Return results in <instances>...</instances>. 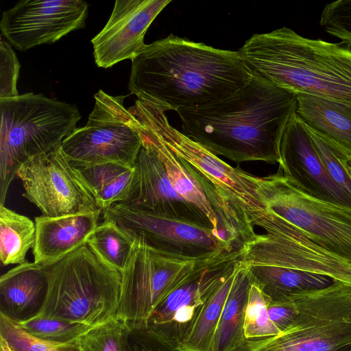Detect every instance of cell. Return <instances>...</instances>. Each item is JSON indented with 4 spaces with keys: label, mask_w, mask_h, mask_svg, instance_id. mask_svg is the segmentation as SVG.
I'll return each instance as SVG.
<instances>
[{
    "label": "cell",
    "mask_w": 351,
    "mask_h": 351,
    "mask_svg": "<svg viewBox=\"0 0 351 351\" xmlns=\"http://www.w3.org/2000/svg\"><path fill=\"white\" fill-rule=\"evenodd\" d=\"M296 97V112L306 125L351 154V109L306 94Z\"/></svg>",
    "instance_id": "23"
},
{
    "label": "cell",
    "mask_w": 351,
    "mask_h": 351,
    "mask_svg": "<svg viewBox=\"0 0 351 351\" xmlns=\"http://www.w3.org/2000/svg\"><path fill=\"white\" fill-rule=\"evenodd\" d=\"M36 228L29 217L0 206V260L3 265L23 264L34 247Z\"/></svg>",
    "instance_id": "25"
},
{
    "label": "cell",
    "mask_w": 351,
    "mask_h": 351,
    "mask_svg": "<svg viewBox=\"0 0 351 351\" xmlns=\"http://www.w3.org/2000/svg\"><path fill=\"white\" fill-rule=\"evenodd\" d=\"M293 300L298 313L287 329L234 351H351V285L337 280Z\"/></svg>",
    "instance_id": "7"
},
{
    "label": "cell",
    "mask_w": 351,
    "mask_h": 351,
    "mask_svg": "<svg viewBox=\"0 0 351 351\" xmlns=\"http://www.w3.org/2000/svg\"><path fill=\"white\" fill-rule=\"evenodd\" d=\"M278 164L283 176L305 193L351 212V196L328 175L306 123L297 112L282 134Z\"/></svg>",
    "instance_id": "16"
},
{
    "label": "cell",
    "mask_w": 351,
    "mask_h": 351,
    "mask_svg": "<svg viewBox=\"0 0 351 351\" xmlns=\"http://www.w3.org/2000/svg\"><path fill=\"white\" fill-rule=\"evenodd\" d=\"M130 326L127 351H184L149 330L146 325Z\"/></svg>",
    "instance_id": "36"
},
{
    "label": "cell",
    "mask_w": 351,
    "mask_h": 351,
    "mask_svg": "<svg viewBox=\"0 0 351 351\" xmlns=\"http://www.w3.org/2000/svg\"><path fill=\"white\" fill-rule=\"evenodd\" d=\"M134 241L173 256L201 260L236 250L219 231L144 213L119 202L102 211Z\"/></svg>",
    "instance_id": "12"
},
{
    "label": "cell",
    "mask_w": 351,
    "mask_h": 351,
    "mask_svg": "<svg viewBox=\"0 0 351 351\" xmlns=\"http://www.w3.org/2000/svg\"><path fill=\"white\" fill-rule=\"evenodd\" d=\"M121 203L154 215L215 229L203 213L176 192L158 156L143 142L134 166L128 199Z\"/></svg>",
    "instance_id": "17"
},
{
    "label": "cell",
    "mask_w": 351,
    "mask_h": 351,
    "mask_svg": "<svg viewBox=\"0 0 351 351\" xmlns=\"http://www.w3.org/2000/svg\"><path fill=\"white\" fill-rule=\"evenodd\" d=\"M94 97L86 124L62 141L63 153L72 167L111 162L133 168L143 141L137 120L123 106L125 96L100 90Z\"/></svg>",
    "instance_id": "8"
},
{
    "label": "cell",
    "mask_w": 351,
    "mask_h": 351,
    "mask_svg": "<svg viewBox=\"0 0 351 351\" xmlns=\"http://www.w3.org/2000/svg\"><path fill=\"white\" fill-rule=\"evenodd\" d=\"M0 351H10L8 343L2 337H0Z\"/></svg>",
    "instance_id": "38"
},
{
    "label": "cell",
    "mask_w": 351,
    "mask_h": 351,
    "mask_svg": "<svg viewBox=\"0 0 351 351\" xmlns=\"http://www.w3.org/2000/svg\"><path fill=\"white\" fill-rule=\"evenodd\" d=\"M137 122L143 142L156 152L174 189L186 202L203 213L210 220L213 228L219 232L214 211L184 161L174 154L152 130L138 120Z\"/></svg>",
    "instance_id": "24"
},
{
    "label": "cell",
    "mask_w": 351,
    "mask_h": 351,
    "mask_svg": "<svg viewBox=\"0 0 351 351\" xmlns=\"http://www.w3.org/2000/svg\"><path fill=\"white\" fill-rule=\"evenodd\" d=\"M258 234L239 250L246 265L289 267L319 274L351 285V263L331 253L298 228L267 210Z\"/></svg>",
    "instance_id": "10"
},
{
    "label": "cell",
    "mask_w": 351,
    "mask_h": 351,
    "mask_svg": "<svg viewBox=\"0 0 351 351\" xmlns=\"http://www.w3.org/2000/svg\"><path fill=\"white\" fill-rule=\"evenodd\" d=\"M237 51L251 76L351 109V45L283 27L253 34Z\"/></svg>",
    "instance_id": "3"
},
{
    "label": "cell",
    "mask_w": 351,
    "mask_h": 351,
    "mask_svg": "<svg viewBox=\"0 0 351 351\" xmlns=\"http://www.w3.org/2000/svg\"><path fill=\"white\" fill-rule=\"evenodd\" d=\"M0 337L5 340L13 351H82L77 340L58 343L36 338L1 314Z\"/></svg>",
    "instance_id": "32"
},
{
    "label": "cell",
    "mask_w": 351,
    "mask_h": 351,
    "mask_svg": "<svg viewBox=\"0 0 351 351\" xmlns=\"http://www.w3.org/2000/svg\"><path fill=\"white\" fill-rule=\"evenodd\" d=\"M73 167L95 199L116 178L134 168L111 162Z\"/></svg>",
    "instance_id": "34"
},
{
    "label": "cell",
    "mask_w": 351,
    "mask_h": 351,
    "mask_svg": "<svg viewBox=\"0 0 351 351\" xmlns=\"http://www.w3.org/2000/svg\"><path fill=\"white\" fill-rule=\"evenodd\" d=\"M270 300L252 284L245 309L244 332L246 339L278 335L279 330L270 320L267 305Z\"/></svg>",
    "instance_id": "31"
},
{
    "label": "cell",
    "mask_w": 351,
    "mask_h": 351,
    "mask_svg": "<svg viewBox=\"0 0 351 351\" xmlns=\"http://www.w3.org/2000/svg\"><path fill=\"white\" fill-rule=\"evenodd\" d=\"M101 210L61 217H35L34 263L53 265L87 243L97 226Z\"/></svg>",
    "instance_id": "19"
},
{
    "label": "cell",
    "mask_w": 351,
    "mask_h": 351,
    "mask_svg": "<svg viewBox=\"0 0 351 351\" xmlns=\"http://www.w3.org/2000/svg\"><path fill=\"white\" fill-rule=\"evenodd\" d=\"M246 265L252 283L271 302L291 301L297 295L326 288L337 281L328 276L289 267Z\"/></svg>",
    "instance_id": "21"
},
{
    "label": "cell",
    "mask_w": 351,
    "mask_h": 351,
    "mask_svg": "<svg viewBox=\"0 0 351 351\" xmlns=\"http://www.w3.org/2000/svg\"><path fill=\"white\" fill-rule=\"evenodd\" d=\"M238 262L234 271L213 294L204 307L191 333L180 347L183 350L211 351L215 332L234 280Z\"/></svg>",
    "instance_id": "26"
},
{
    "label": "cell",
    "mask_w": 351,
    "mask_h": 351,
    "mask_svg": "<svg viewBox=\"0 0 351 351\" xmlns=\"http://www.w3.org/2000/svg\"><path fill=\"white\" fill-rule=\"evenodd\" d=\"M258 186L267 210L351 263V212L308 195L279 171L258 177Z\"/></svg>",
    "instance_id": "9"
},
{
    "label": "cell",
    "mask_w": 351,
    "mask_h": 351,
    "mask_svg": "<svg viewBox=\"0 0 351 351\" xmlns=\"http://www.w3.org/2000/svg\"><path fill=\"white\" fill-rule=\"evenodd\" d=\"M130 330L128 322L116 317L92 328L77 343L82 351H127Z\"/></svg>",
    "instance_id": "29"
},
{
    "label": "cell",
    "mask_w": 351,
    "mask_h": 351,
    "mask_svg": "<svg viewBox=\"0 0 351 351\" xmlns=\"http://www.w3.org/2000/svg\"><path fill=\"white\" fill-rule=\"evenodd\" d=\"M0 206L20 166L61 146L81 119L70 104L32 93L0 99Z\"/></svg>",
    "instance_id": "6"
},
{
    "label": "cell",
    "mask_w": 351,
    "mask_h": 351,
    "mask_svg": "<svg viewBox=\"0 0 351 351\" xmlns=\"http://www.w3.org/2000/svg\"><path fill=\"white\" fill-rule=\"evenodd\" d=\"M88 14V4L82 0H21L3 12L0 29L12 45L25 51L83 28Z\"/></svg>",
    "instance_id": "15"
},
{
    "label": "cell",
    "mask_w": 351,
    "mask_h": 351,
    "mask_svg": "<svg viewBox=\"0 0 351 351\" xmlns=\"http://www.w3.org/2000/svg\"><path fill=\"white\" fill-rule=\"evenodd\" d=\"M128 110L184 161L214 211L223 237L239 247L256 236L254 227L267 211L258 193V177L232 167L173 128L165 112L154 104L136 99Z\"/></svg>",
    "instance_id": "4"
},
{
    "label": "cell",
    "mask_w": 351,
    "mask_h": 351,
    "mask_svg": "<svg viewBox=\"0 0 351 351\" xmlns=\"http://www.w3.org/2000/svg\"><path fill=\"white\" fill-rule=\"evenodd\" d=\"M47 285L44 265L27 261L10 269L0 278V314L16 323L36 317Z\"/></svg>",
    "instance_id": "20"
},
{
    "label": "cell",
    "mask_w": 351,
    "mask_h": 351,
    "mask_svg": "<svg viewBox=\"0 0 351 351\" xmlns=\"http://www.w3.org/2000/svg\"><path fill=\"white\" fill-rule=\"evenodd\" d=\"M15 323L36 338L58 343L75 341L95 327L83 323L40 316Z\"/></svg>",
    "instance_id": "30"
},
{
    "label": "cell",
    "mask_w": 351,
    "mask_h": 351,
    "mask_svg": "<svg viewBox=\"0 0 351 351\" xmlns=\"http://www.w3.org/2000/svg\"><path fill=\"white\" fill-rule=\"evenodd\" d=\"M250 78L238 51L170 34L132 60L128 88L137 99L177 111L232 94Z\"/></svg>",
    "instance_id": "2"
},
{
    "label": "cell",
    "mask_w": 351,
    "mask_h": 351,
    "mask_svg": "<svg viewBox=\"0 0 351 351\" xmlns=\"http://www.w3.org/2000/svg\"><path fill=\"white\" fill-rule=\"evenodd\" d=\"M297 109L295 93L251 76L232 94L176 112L182 133L216 156L236 163L276 164L282 134Z\"/></svg>",
    "instance_id": "1"
},
{
    "label": "cell",
    "mask_w": 351,
    "mask_h": 351,
    "mask_svg": "<svg viewBox=\"0 0 351 351\" xmlns=\"http://www.w3.org/2000/svg\"><path fill=\"white\" fill-rule=\"evenodd\" d=\"M21 64L7 42L0 43V99L19 96L16 84Z\"/></svg>",
    "instance_id": "35"
},
{
    "label": "cell",
    "mask_w": 351,
    "mask_h": 351,
    "mask_svg": "<svg viewBox=\"0 0 351 351\" xmlns=\"http://www.w3.org/2000/svg\"><path fill=\"white\" fill-rule=\"evenodd\" d=\"M16 176L23 183V196L43 216L56 217L101 210L61 146L25 162Z\"/></svg>",
    "instance_id": "14"
},
{
    "label": "cell",
    "mask_w": 351,
    "mask_h": 351,
    "mask_svg": "<svg viewBox=\"0 0 351 351\" xmlns=\"http://www.w3.org/2000/svg\"><path fill=\"white\" fill-rule=\"evenodd\" d=\"M199 261L167 254L134 241L129 260L121 272L117 317L131 326L146 325L158 302Z\"/></svg>",
    "instance_id": "13"
},
{
    "label": "cell",
    "mask_w": 351,
    "mask_h": 351,
    "mask_svg": "<svg viewBox=\"0 0 351 351\" xmlns=\"http://www.w3.org/2000/svg\"><path fill=\"white\" fill-rule=\"evenodd\" d=\"M239 250L199 261L156 305L146 326L177 347L191 333L207 302L234 271Z\"/></svg>",
    "instance_id": "11"
},
{
    "label": "cell",
    "mask_w": 351,
    "mask_h": 351,
    "mask_svg": "<svg viewBox=\"0 0 351 351\" xmlns=\"http://www.w3.org/2000/svg\"><path fill=\"white\" fill-rule=\"evenodd\" d=\"M319 25L328 34L351 45V0H338L326 4Z\"/></svg>",
    "instance_id": "33"
},
{
    "label": "cell",
    "mask_w": 351,
    "mask_h": 351,
    "mask_svg": "<svg viewBox=\"0 0 351 351\" xmlns=\"http://www.w3.org/2000/svg\"><path fill=\"white\" fill-rule=\"evenodd\" d=\"M307 127L328 175L351 196V154L317 131Z\"/></svg>",
    "instance_id": "28"
},
{
    "label": "cell",
    "mask_w": 351,
    "mask_h": 351,
    "mask_svg": "<svg viewBox=\"0 0 351 351\" xmlns=\"http://www.w3.org/2000/svg\"><path fill=\"white\" fill-rule=\"evenodd\" d=\"M46 298L36 316L97 326L117 317L121 272L104 263L86 243L45 266Z\"/></svg>",
    "instance_id": "5"
},
{
    "label": "cell",
    "mask_w": 351,
    "mask_h": 351,
    "mask_svg": "<svg viewBox=\"0 0 351 351\" xmlns=\"http://www.w3.org/2000/svg\"><path fill=\"white\" fill-rule=\"evenodd\" d=\"M171 0H117L104 27L91 40L97 66L132 60L144 48L145 34Z\"/></svg>",
    "instance_id": "18"
},
{
    "label": "cell",
    "mask_w": 351,
    "mask_h": 351,
    "mask_svg": "<svg viewBox=\"0 0 351 351\" xmlns=\"http://www.w3.org/2000/svg\"><path fill=\"white\" fill-rule=\"evenodd\" d=\"M267 311L270 320L280 333L292 324L298 313L293 300L282 302H269Z\"/></svg>",
    "instance_id": "37"
},
{
    "label": "cell",
    "mask_w": 351,
    "mask_h": 351,
    "mask_svg": "<svg viewBox=\"0 0 351 351\" xmlns=\"http://www.w3.org/2000/svg\"><path fill=\"white\" fill-rule=\"evenodd\" d=\"M252 284L247 265L239 260L215 332L211 351H234L246 340L245 314Z\"/></svg>",
    "instance_id": "22"
},
{
    "label": "cell",
    "mask_w": 351,
    "mask_h": 351,
    "mask_svg": "<svg viewBox=\"0 0 351 351\" xmlns=\"http://www.w3.org/2000/svg\"><path fill=\"white\" fill-rule=\"evenodd\" d=\"M97 256L110 267L124 269L134 245V241L116 224L104 221L87 241Z\"/></svg>",
    "instance_id": "27"
}]
</instances>
